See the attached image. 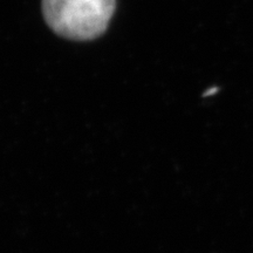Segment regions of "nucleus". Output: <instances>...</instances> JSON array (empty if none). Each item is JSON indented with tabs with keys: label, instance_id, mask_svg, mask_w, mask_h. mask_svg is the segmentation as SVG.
<instances>
[{
	"label": "nucleus",
	"instance_id": "1",
	"mask_svg": "<svg viewBox=\"0 0 253 253\" xmlns=\"http://www.w3.org/2000/svg\"><path fill=\"white\" fill-rule=\"evenodd\" d=\"M115 0H43L46 23L59 36L72 40H91L108 27Z\"/></svg>",
	"mask_w": 253,
	"mask_h": 253
}]
</instances>
